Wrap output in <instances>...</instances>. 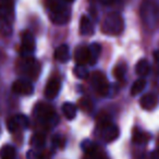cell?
<instances>
[{"label": "cell", "mask_w": 159, "mask_h": 159, "mask_svg": "<svg viewBox=\"0 0 159 159\" xmlns=\"http://www.w3.org/2000/svg\"><path fill=\"white\" fill-rule=\"evenodd\" d=\"M139 14L144 27L148 32H154L159 27V5L155 0H143Z\"/></svg>", "instance_id": "1"}, {"label": "cell", "mask_w": 159, "mask_h": 159, "mask_svg": "<svg viewBox=\"0 0 159 159\" xmlns=\"http://www.w3.org/2000/svg\"><path fill=\"white\" fill-rule=\"evenodd\" d=\"M63 0H46L51 22L58 25L66 24L70 20V10L62 2Z\"/></svg>", "instance_id": "2"}, {"label": "cell", "mask_w": 159, "mask_h": 159, "mask_svg": "<svg viewBox=\"0 0 159 159\" xmlns=\"http://www.w3.org/2000/svg\"><path fill=\"white\" fill-rule=\"evenodd\" d=\"M97 126L99 130V135L102 141L106 143H111L116 141L120 135V130L116 124L111 122L110 118L106 113H99L97 117Z\"/></svg>", "instance_id": "3"}, {"label": "cell", "mask_w": 159, "mask_h": 159, "mask_svg": "<svg viewBox=\"0 0 159 159\" xmlns=\"http://www.w3.org/2000/svg\"><path fill=\"white\" fill-rule=\"evenodd\" d=\"M34 113L37 121L46 129L53 128L59 122V118L56 111L52 109V107L47 104H43V102L37 104L34 109Z\"/></svg>", "instance_id": "4"}, {"label": "cell", "mask_w": 159, "mask_h": 159, "mask_svg": "<svg viewBox=\"0 0 159 159\" xmlns=\"http://www.w3.org/2000/svg\"><path fill=\"white\" fill-rule=\"evenodd\" d=\"M124 21L119 13H110L102 23V32L107 35L117 36L123 32Z\"/></svg>", "instance_id": "5"}, {"label": "cell", "mask_w": 159, "mask_h": 159, "mask_svg": "<svg viewBox=\"0 0 159 159\" xmlns=\"http://www.w3.org/2000/svg\"><path fill=\"white\" fill-rule=\"evenodd\" d=\"M19 71L29 79H36L40 72V64L34 57H23L18 63Z\"/></svg>", "instance_id": "6"}, {"label": "cell", "mask_w": 159, "mask_h": 159, "mask_svg": "<svg viewBox=\"0 0 159 159\" xmlns=\"http://www.w3.org/2000/svg\"><path fill=\"white\" fill-rule=\"evenodd\" d=\"M91 84L93 89L95 91V93L97 95L102 96H106L109 92V82L107 80L106 75L104 74L100 71H95L93 72L91 76Z\"/></svg>", "instance_id": "7"}, {"label": "cell", "mask_w": 159, "mask_h": 159, "mask_svg": "<svg viewBox=\"0 0 159 159\" xmlns=\"http://www.w3.org/2000/svg\"><path fill=\"white\" fill-rule=\"evenodd\" d=\"M35 51V39L31 32L25 31L21 36V48L20 52L22 57H30L33 56Z\"/></svg>", "instance_id": "8"}, {"label": "cell", "mask_w": 159, "mask_h": 159, "mask_svg": "<svg viewBox=\"0 0 159 159\" xmlns=\"http://www.w3.org/2000/svg\"><path fill=\"white\" fill-rule=\"evenodd\" d=\"M29 125H30V120H29V118L24 115L14 116V117L7 120V128H8V130L12 133L18 132L19 130L27 129Z\"/></svg>", "instance_id": "9"}, {"label": "cell", "mask_w": 159, "mask_h": 159, "mask_svg": "<svg viewBox=\"0 0 159 159\" xmlns=\"http://www.w3.org/2000/svg\"><path fill=\"white\" fill-rule=\"evenodd\" d=\"M82 148L89 159H108V157L102 152L98 145L91 141H85L82 144Z\"/></svg>", "instance_id": "10"}, {"label": "cell", "mask_w": 159, "mask_h": 159, "mask_svg": "<svg viewBox=\"0 0 159 159\" xmlns=\"http://www.w3.org/2000/svg\"><path fill=\"white\" fill-rule=\"evenodd\" d=\"M61 89V81L58 76H52L49 79L45 87V96L47 99H53L58 96Z\"/></svg>", "instance_id": "11"}, {"label": "cell", "mask_w": 159, "mask_h": 159, "mask_svg": "<svg viewBox=\"0 0 159 159\" xmlns=\"http://www.w3.org/2000/svg\"><path fill=\"white\" fill-rule=\"evenodd\" d=\"M12 91L18 95L30 96L34 93V86L27 80H16L12 85Z\"/></svg>", "instance_id": "12"}, {"label": "cell", "mask_w": 159, "mask_h": 159, "mask_svg": "<svg viewBox=\"0 0 159 159\" xmlns=\"http://www.w3.org/2000/svg\"><path fill=\"white\" fill-rule=\"evenodd\" d=\"M13 16V1L12 0H0V20L11 22Z\"/></svg>", "instance_id": "13"}, {"label": "cell", "mask_w": 159, "mask_h": 159, "mask_svg": "<svg viewBox=\"0 0 159 159\" xmlns=\"http://www.w3.org/2000/svg\"><path fill=\"white\" fill-rule=\"evenodd\" d=\"M158 102L159 98L155 93H147L139 99V105L145 110H152L158 105Z\"/></svg>", "instance_id": "14"}, {"label": "cell", "mask_w": 159, "mask_h": 159, "mask_svg": "<svg viewBox=\"0 0 159 159\" xmlns=\"http://www.w3.org/2000/svg\"><path fill=\"white\" fill-rule=\"evenodd\" d=\"M74 59L76 64L85 66L89 62V46H79L74 51Z\"/></svg>", "instance_id": "15"}, {"label": "cell", "mask_w": 159, "mask_h": 159, "mask_svg": "<svg viewBox=\"0 0 159 159\" xmlns=\"http://www.w3.org/2000/svg\"><path fill=\"white\" fill-rule=\"evenodd\" d=\"M80 32L84 36H91L95 33V29L91 19L86 16H83L80 21Z\"/></svg>", "instance_id": "16"}, {"label": "cell", "mask_w": 159, "mask_h": 159, "mask_svg": "<svg viewBox=\"0 0 159 159\" xmlns=\"http://www.w3.org/2000/svg\"><path fill=\"white\" fill-rule=\"evenodd\" d=\"M55 58L59 62H68L71 59L70 48H69L68 45H60L55 50Z\"/></svg>", "instance_id": "17"}, {"label": "cell", "mask_w": 159, "mask_h": 159, "mask_svg": "<svg viewBox=\"0 0 159 159\" xmlns=\"http://www.w3.org/2000/svg\"><path fill=\"white\" fill-rule=\"evenodd\" d=\"M149 71H150L149 62L146 59H141L136 63V66H135V72L141 77L147 76V75L149 74Z\"/></svg>", "instance_id": "18"}, {"label": "cell", "mask_w": 159, "mask_h": 159, "mask_svg": "<svg viewBox=\"0 0 159 159\" xmlns=\"http://www.w3.org/2000/svg\"><path fill=\"white\" fill-rule=\"evenodd\" d=\"M89 66H94V64L97 62L98 58H99L100 51H102V47L97 43H94V44L89 45Z\"/></svg>", "instance_id": "19"}, {"label": "cell", "mask_w": 159, "mask_h": 159, "mask_svg": "<svg viewBox=\"0 0 159 159\" xmlns=\"http://www.w3.org/2000/svg\"><path fill=\"white\" fill-rule=\"evenodd\" d=\"M62 113L68 120H73L76 117V106L72 102H64L61 107Z\"/></svg>", "instance_id": "20"}, {"label": "cell", "mask_w": 159, "mask_h": 159, "mask_svg": "<svg viewBox=\"0 0 159 159\" xmlns=\"http://www.w3.org/2000/svg\"><path fill=\"white\" fill-rule=\"evenodd\" d=\"M132 139H133V142H134V144H137V145H143V144H146L148 141H149L150 135L146 132H143V131L134 130Z\"/></svg>", "instance_id": "21"}, {"label": "cell", "mask_w": 159, "mask_h": 159, "mask_svg": "<svg viewBox=\"0 0 159 159\" xmlns=\"http://www.w3.org/2000/svg\"><path fill=\"white\" fill-rule=\"evenodd\" d=\"M146 87V80L144 77H139V80H136L134 83L132 84L131 87V95L136 96L139 94H141L144 91V89Z\"/></svg>", "instance_id": "22"}, {"label": "cell", "mask_w": 159, "mask_h": 159, "mask_svg": "<svg viewBox=\"0 0 159 159\" xmlns=\"http://www.w3.org/2000/svg\"><path fill=\"white\" fill-rule=\"evenodd\" d=\"M16 148L11 145H5L0 148L1 159H16Z\"/></svg>", "instance_id": "23"}, {"label": "cell", "mask_w": 159, "mask_h": 159, "mask_svg": "<svg viewBox=\"0 0 159 159\" xmlns=\"http://www.w3.org/2000/svg\"><path fill=\"white\" fill-rule=\"evenodd\" d=\"M31 144L33 147H35L36 149H40L45 146L46 144V136L43 133H36L32 136L31 139Z\"/></svg>", "instance_id": "24"}, {"label": "cell", "mask_w": 159, "mask_h": 159, "mask_svg": "<svg viewBox=\"0 0 159 159\" xmlns=\"http://www.w3.org/2000/svg\"><path fill=\"white\" fill-rule=\"evenodd\" d=\"M73 72H74L75 76L79 77V79H82V80L87 79V77H89V70L85 68V66H79V64L73 69Z\"/></svg>", "instance_id": "25"}, {"label": "cell", "mask_w": 159, "mask_h": 159, "mask_svg": "<svg viewBox=\"0 0 159 159\" xmlns=\"http://www.w3.org/2000/svg\"><path fill=\"white\" fill-rule=\"evenodd\" d=\"M126 73V66L125 64H118L115 69H113V76L117 80H122L125 76Z\"/></svg>", "instance_id": "26"}, {"label": "cell", "mask_w": 159, "mask_h": 159, "mask_svg": "<svg viewBox=\"0 0 159 159\" xmlns=\"http://www.w3.org/2000/svg\"><path fill=\"white\" fill-rule=\"evenodd\" d=\"M27 159H50V155L48 152H39L37 154L34 150H30L26 154Z\"/></svg>", "instance_id": "27"}, {"label": "cell", "mask_w": 159, "mask_h": 159, "mask_svg": "<svg viewBox=\"0 0 159 159\" xmlns=\"http://www.w3.org/2000/svg\"><path fill=\"white\" fill-rule=\"evenodd\" d=\"M79 105H80V108L82 109L83 111H91L92 109H93V104H92V102L86 99V98L80 99Z\"/></svg>", "instance_id": "28"}, {"label": "cell", "mask_w": 159, "mask_h": 159, "mask_svg": "<svg viewBox=\"0 0 159 159\" xmlns=\"http://www.w3.org/2000/svg\"><path fill=\"white\" fill-rule=\"evenodd\" d=\"M52 146L56 148H61L63 147V139L60 135H56L52 139Z\"/></svg>", "instance_id": "29"}, {"label": "cell", "mask_w": 159, "mask_h": 159, "mask_svg": "<svg viewBox=\"0 0 159 159\" xmlns=\"http://www.w3.org/2000/svg\"><path fill=\"white\" fill-rule=\"evenodd\" d=\"M99 1L104 6H113V5H117V3L121 2L122 0H99Z\"/></svg>", "instance_id": "30"}, {"label": "cell", "mask_w": 159, "mask_h": 159, "mask_svg": "<svg viewBox=\"0 0 159 159\" xmlns=\"http://www.w3.org/2000/svg\"><path fill=\"white\" fill-rule=\"evenodd\" d=\"M152 57H154V61L157 68H159V50H155L152 52Z\"/></svg>", "instance_id": "31"}, {"label": "cell", "mask_w": 159, "mask_h": 159, "mask_svg": "<svg viewBox=\"0 0 159 159\" xmlns=\"http://www.w3.org/2000/svg\"><path fill=\"white\" fill-rule=\"evenodd\" d=\"M152 159H159V147L152 152Z\"/></svg>", "instance_id": "32"}, {"label": "cell", "mask_w": 159, "mask_h": 159, "mask_svg": "<svg viewBox=\"0 0 159 159\" xmlns=\"http://www.w3.org/2000/svg\"><path fill=\"white\" fill-rule=\"evenodd\" d=\"M2 57H3V53H2V51L0 50V62L2 61Z\"/></svg>", "instance_id": "33"}, {"label": "cell", "mask_w": 159, "mask_h": 159, "mask_svg": "<svg viewBox=\"0 0 159 159\" xmlns=\"http://www.w3.org/2000/svg\"><path fill=\"white\" fill-rule=\"evenodd\" d=\"M64 2H73V1H74V0H63Z\"/></svg>", "instance_id": "34"}]
</instances>
